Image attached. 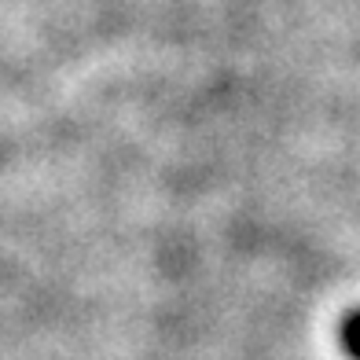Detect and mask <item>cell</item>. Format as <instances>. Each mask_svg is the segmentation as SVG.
Instances as JSON below:
<instances>
[{"mask_svg":"<svg viewBox=\"0 0 360 360\" xmlns=\"http://www.w3.org/2000/svg\"><path fill=\"white\" fill-rule=\"evenodd\" d=\"M338 342H342V353L349 360H360V309L342 316L338 323Z\"/></svg>","mask_w":360,"mask_h":360,"instance_id":"6da1fadb","label":"cell"}]
</instances>
